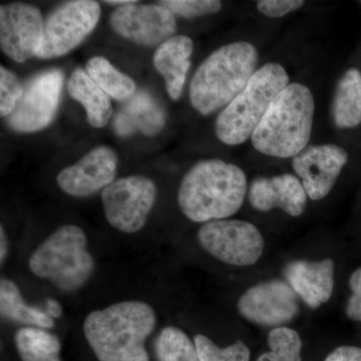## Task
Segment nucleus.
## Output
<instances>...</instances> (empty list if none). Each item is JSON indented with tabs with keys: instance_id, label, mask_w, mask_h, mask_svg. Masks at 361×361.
I'll list each match as a JSON object with an SVG mask.
<instances>
[{
	"instance_id": "obj_1",
	"label": "nucleus",
	"mask_w": 361,
	"mask_h": 361,
	"mask_svg": "<svg viewBox=\"0 0 361 361\" xmlns=\"http://www.w3.org/2000/svg\"><path fill=\"white\" fill-rule=\"evenodd\" d=\"M155 311L142 301H122L85 317V338L99 361H149L145 341L155 329Z\"/></svg>"
},
{
	"instance_id": "obj_2",
	"label": "nucleus",
	"mask_w": 361,
	"mask_h": 361,
	"mask_svg": "<svg viewBox=\"0 0 361 361\" xmlns=\"http://www.w3.org/2000/svg\"><path fill=\"white\" fill-rule=\"evenodd\" d=\"M247 193L245 173L234 164L209 159L195 164L180 182L178 203L193 222L227 219L238 212Z\"/></svg>"
},
{
	"instance_id": "obj_3",
	"label": "nucleus",
	"mask_w": 361,
	"mask_h": 361,
	"mask_svg": "<svg viewBox=\"0 0 361 361\" xmlns=\"http://www.w3.org/2000/svg\"><path fill=\"white\" fill-rule=\"evenodd\" d=\"M258 61L257 49L250 42H233L212 52L190 85V101L195 110L209 116L226 108L250 82Z\"/></svg>"
},
{
	"instance_id": "obj_4",
	"label": "nucleus",
	"mask_w": 361,
	"mask_h": 361,
	"mask_svg": "<svg viewBox=\"0 0 361 361\" xmlns=\"http://www.w3.org/2000/svg\"><path fill=\"white\" fill-rule=\"evenodd\" d=\"M314 111L311 90L298 82L289 84L254 130L252 145L264 155L294 158L307 148Z\"/></svg>"
},
{
	"instance_id": "obj_5",
	"label": "nucleus",
	"mask_w": 361,
	"mask_h": 361,
	"mask_svg": "<svg viewBox=\"0 0 361 361\" xmlns=\"http://www.w3.org/2000/svg\"><path fill=\"white\" fill-rule=\"evenodd\" d=\"M288 85V75L279 63L259 68L243 92L221 111L215 125L218 139L230 146L251 139L271 104Z\"/></svg>"
},
{
	"instance_id": "obj_6",
	"label": "nucleus",
	"mask_w": 361,
	"mask_h": 361,
	"mask_svg": "<svg viewBox=\"0 0 361 361\" xmlns=\"http://www.w3.org/2000/svg\"><path fill=\"white\" fill-rule=\"evenodd\" d=\"M28 266L35 276L49 280L59 290L73 292L84 286L94 271V260L87 251L82 228H59L30 256Z\"/></svg>"
},
{
	"instance_id": "obj_7",
	"label": "nucleus",
	"mask_w": 361,
	"mask_h": 361,
	"mask_svg": "<svg viewBox=\"0 0 361 361\" xmlns=\"http://www.w3.org/2000/svg\"><path fill=\"white\" fill-rule=\"evenodd\" d=\"M197 238L214 258L240 267L256 264L264 251L262 234L248 221H210L199 229Z\"/></svg>"
},
{
	"instance_id": "obj_8",
	"label": "nucleus",
	"mask_w": 361,
	"mask_h": 361,
	"mask_svg": "<svg viewBox=\"0 0 361 361\" xmlns=\"http://www.w3.org/2000/svg\"><path fill=\"white\" fill-rule=\"evenodd\" d=\"M156 198L155 183L144 176L121 178L102 192L109 224L128 234L139 232L145 227Z\"/></svg>"
},
{
	"instance_id": "obj_9",
	"label": "nucleus",
	"mask_w": 361,
	"mask_h": 361,
	"mask_svg": "<svg viewBox=\"0 0 361 361\" xmlns=\"http://www.w3.org/2000/svg\"><path fill=\"white\" fill-rule=\"evenodd\" d=\"M101 6L92 0H75L59 6L44 21V42L37 58L65 56L82 44L96 27Z\"/></svg>"
},
{
	"instance_id": "obj_10",
	"label": "nucleus",
	"mask_w": 361,
	"mask_h": 361,
	"mask_svg": "<svg viewBox=\"0 0 361 361\" xmlns=\"http://www.w3.org/2000/svg\"><path fill=\"white\" fill-rule=\"evenodd\" d=\"M63 71L40 73L26 82L23 96L6 118L9 128L20 133H33L51 125L58 111L63 90Z\"/></svg>"
},
{
	"instance_id": "obj_11",
	"label": "nucleus",
	"mask_w": 361,
	"mask_h": 361,
	"mask_svg": "<svg viewBox=\"0 0 361 361\" xmlns=\"http://www.w3.org/2000/svg\"><path fill=\"white\" fill-rule=\"evenodd\" d=\"M244 319L260 326H284L300 311L298 295L286 280L270 279L247 289L237 302Z\"/></svg>"
},
{
	"instance_id": "obj_12",
	"label": "nucleus",
	"mask_w": 361,
	"mask_h": 361,
	"mask_svg": "<svg viewBox=\"0 0 361 361\" xmlns=\"http://www.w3.org/2000/svg\"><path fill=\"white\" fill-rule=\"evenodd\" d=\"M44 33V20L37 7L25 4L0 7V47L16 63H25L37 56Z\"/></svg>"
},
{
	"instance_id": "obj_13",
	"label": "nucleus",
	"mask_w": 361,
	"mask_h": 361,
	"mask_svg": "<svg viewBox=\"0 0 361 361\" xmlns=\"http://www.w3.org/2000/svg\"><path fill=\"white\" fill-rule=\"evenodd\" d=\"M111 28L123 39L144 47H156L175 37V16L161 4L118 7L111 13Z\"/></svg>"
},
{
	"instance_id": "obj_14",
	"label": "nucleus",
	"mask_w": 361,
	"mask_h": 361,
	"mask_svg": "<svg viewBox=\"0 0 361 361\" xmlns=\"http://www.w3.org/2000/svg\"><path fill=\"white\" fill-rule=\"evenodd\" d=\"M348 155L336 145H320L304 149L294 157L292 167L311 200L325 198L336 185Z\"/></svg>"
},
{
	"instance_id": "obj_15",
	"label": "nucleus",
	"mask_w": 361,
	"mask_h": 361,
	"mask_svg": "<svg viewBox=\"0 0 361 361\" xmlns=\"http://www.w3.org/2000/svg\"><path fill=\"white\" fill-rule=\"evenodd\" d=\"M118 171V156L110 147L92 149L78 163L61 170L56 178L61 191L73 197H90L104 191L114 182Z\"/></svg>"
},
{
	"instance_id": "obj_16",
	"label": "nucleus",
	"mask_w": 361,
	"mask_h": 361,
	"mask_svg": "<svg viewBox=\"0 0 361 361\" xmlns=\"http://www.w3.org/2000/svg\"><path fill=\"white\" fill-rule=\"evenodd\" d=\"M307 199L302 183L290 174L258 178L249 188V201L261 212L279 208L292 217H299L305 211Z\"/></svg>"
},
{
	"instance_id": "obj_17",
	"label": "nucleus",
	"mask_w": 361,
	"mask_h": 361,
	"mask_svg": "<svg viewBox=\"0 0 361 361\" xmlns=\"http://www.w3.org/2000/svg\"><path fill=\"white\" fill-rule=\"evenodd\" d=\"M284 276L297 295L312 310L329 302L334 293V263L331 259L292 261L285 267Z\"/></svg>"
},
{
	"instance_id": "obj_18",
	"label": "nucleus",
	"mask_w": 361,
	"mask_h": 361,
	"mask_svg": "<svg viewBox=\"0 0 361 361\" xmlns=\"http://www.w3.org/2000/svg\"><path fill=\"white\" fill-rule=\"evenodd\" d=\"M166 115L160 104L151 94L140 92L128 99L114 120V129L120 137L140 132L155 135L163 130Z\"/></svg>"
},
{
	"instance_id": "obj_19",
	"label": "nucleus",
	"mask_w": 361,
	"mask_h": 361,
	"mask_svg": "<svg viewBox=\"0 0 361 361\" xmlns=\"http://www.w3.org/2000/svg\"><path fill=\"white\" fill-rule=\"evenodd\" d=\"M194 42L187 35H175L158 47L154 54V66L163 75L169 97L178 101L191 66Z\"/></svg>"
},
{
	"instance_id": "obj_20",
	"label": "nucleus",
	"mask_w": 361,
	"mask_h": 361,
	"mask_svg": "<svg viewBox=\"0 0 361 361\" xmlns=\"http://www.w3.org/2000/svg\"><path fill=\"white\" fill-rule=\"evenodd\" d=\"M70 96L84 106L87 122L92 128L101 129L113 115L111 99L87 75V71L77 68L68 78Z\"/></svg>"
},
{
	"instance_id": "obj_21",
	"label": "nucleus",
	"mask_w": 361,
	"mask_h": 361,
	"mask_svg": "<svg viewBox=\"0 0 361 361\" xmlns=\"http://www.w3.org/2000/svg\"><path fill=\"white\" fill-rule=\"evenodd\" d=\"M332 115L336 127L350 129L361 123V73L350 68L337 85Z\"/></svg>"
},
{
	"instance_id": "obj_22",
	"label": "nucleus",
	"mask_w": 361,
	"mask_h": 361,
	"mask_svg": "<svg viewBox=\"0 0 361 361\" xmlns=\"http://www.w3.org/2000/svg\"><path fill=\"white\" fill-rule=\"evenodd\" d=\"M0 312L13 322L32 325L39 329H51L54 322L45 311L27 305L23 300L18 285L8 279L0 281Z\"/></svg>"
},
{
	"instance_id": "obj_23",
	"label": "nucleus",
	"mask_w": 361,
	"mask_h": 361,
	"mask_svg": "<svg viewBox=\"0 0 361 361\" xmlns=\"http://www.w3.org/2000/svg\"><path fill=\"white\" fill-rule=\"evenodd\" d=\"M14 339L23 361H61V342L44 329L23 327Z\"/></svg>"
},
{
	"instance_id": "obj_24",
	"label": "nucleus",
	"mask_w": 361,
	"mask_h": 361,
	"mask_svg": "<svg viewBox=\"0 0 361 361\" xmlns=\"http://www.w3.org/2000/svg\"><path fill=\"white\" fill-rule=\"evenodd\" d=\"M85 71L102 90L116 101H128L135 94L134 80L116 70L108 59L94 56L87 61Z\"/></svg>"
},
{
	"instance_id": "obj_25",
	"label": "nucleus",
	"mask_w": 361,
	"mask_h": 361,
	"mask_svg": "<svg viewBox=\"0 0 361 361\" xmlns=\"http://www.w3.org/2000/svg\"><path fill=\"white\" fill-rule=\"evenodd\" d=\"M155 350L159 361H200L195 342L177 327L161 330L156 339Z\"/></svg>"
},
{
	"instance_id": "obj_26",
	"label": "nucleus",
	"mask_w": 361,
	"mask_h": 361,
	"mask_svg": "<svg viewBox=\"0 0 361 361\" xmlns=\"http://www.w3.org/2000/svg\"><path fill=\"white\" fill-rule=\"evenodd\" d=\"M269 351L259 356L257 361H302V341L296 330L281 326L268 334Z\"/></svg>"
},
{
	"instance_id": "obj_27",
	"label": "nucleus",
	"mask_w": 361,
	"mask_h": 361,
	"mask_svg": "<svg viewBox=\"0 0 361 361\" xmlns=\"http://www.w3.org/2000/svg\"><path fill=\"white\" fill-rule=\"evenodd\" d=\"M200 361H250V349L243 341L220 348L208 337L198 334L194 337Z\"/></svg>"
},
{
	"instance_id": "obj_28",
	"label": "nucleus",
	"mask_w": 361,
	"mask_h": 361,
	"mask_svg": "<svg viewBox=\"0 0 361 361\" xmlns=\"http://www.w3.org/2000/svg\"><path fill=\"white\" fill-rule=\"evenodd\" d=\"M25 85L20 78L4 66L0 68V114L8 116L16 109L23 94Z\"/></svg>"
},
{
	"instance_id": "obj_29",
	"label": "nucleus",
	"mask_w": 361,
	"mask_h": 361,
	"mask_svg": "<svg viewBox=\"0 0 361 361\" xmlns=\"http://www.w3.org/2000/svg\"><path fill=\"white\" fill-rule=\"evenodd\" d=\"M159 4L166 7L174 16L177 14L185 18L217 13L222 8V4L218 0H165Z\"/></svg>"
},
{
	"instance_id": "obj_30",
	"label": "nucleus",
	"mask_w": 361,
	"mask_h": 361,
	"mask_svg": "<svg viewBox=\"0 0 361 361\" xmlns=\"http://www.w3.org/2000/svg\"><path fill=\"white\" fill-rule=\"evenodd\" d=\"M303 4L301 0H260L257 2V9L268 18H276L297 11Z\"/></svg>"
},
{
	"instance_id": "obj_31",
	"label": "nucleus",
	"mask_w": 361,
	"mask_h": 361,
	"mask_svg": "<svg viewBox=\"0 0 361 361\" xmlns=\"http://www.w3.org/2000/svg\"><path fill=\"white\" fill-rule=\"evenodd\" d=\"M349 287L353 294L346 304V315L353 322H361V267L351 274Z\"/></svg>"
},
{
	"instance_id": "obj_32",
	"label": "nucleus",
	"mask_w": 361,
	"mask_h": 361,
	"mask_svg": "<svg viewBox=\"0 0 361 361\" xmlns=\"http://www.w3.org/2000/svg\"><path fill=\"white\" fill-rule=\"evenodd\" d=\"M324 361H361V348L356 346H341L331 351Z\"/></svg>"
},
{
	"instance_id": "obj_33",
	"label": "nucleus",
	"mask_w": 361,
	"mask_h": 361,
	"mask_svg": "<svg viewBox=\"0 0 361 361\" xmlns=\"http://www.w3.org/2000/svg\"><path fill=\"white\" fill-rule=\"evenodd\" d=\"M47 315L51 316L52 319L54 318H59L63 314V310H61V304L54 299H47Z\"/></svg>"
},
{
	"instance_id": "obj_34",
	"label": "nucleus",
	"mask_w": 361,
	"mask_h": 361,
	"mask_svg": "<svg viewBox=\"0 0 361 361\" xmlns=\"http://www.w3.org/2000/svg\"><path fill=\"white\" fill-rule=\"evenodd\" d=\"M0 240H1V250H0V261L4 263V259L6 258L7 251H8V245H7V238L4 227L1 226L0 230Z\"/></svg>"
},
{
	"instance_id": "obj_35",
	"label": "nucleus",
	"mask_w": 361,
	"mask_h": 361,
	"mask_svg": "<svg viewBox=\"0 0 361 361\" xmlns=\"http://www.w3.org/2000/svg\"><path fill=\"white\" fill-rule=\"evenodd\" d=\"M106 4H111V6H130V4H135L134 0H114V1H104Z\"/></svg>"
}]
</instances>
